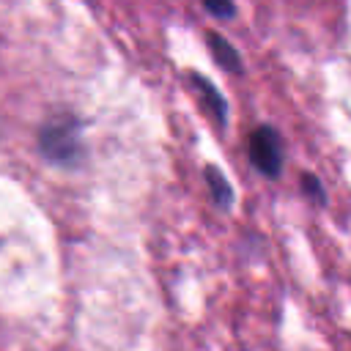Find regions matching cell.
Segmentation results:
<instances>
[{
	"instance_id": "1",
	"label": "cell",
	"mask_w": 351,
	"mask_h": 351,
	"mask_svg": "<svg viewBox=\"0 0 351 351\" xmlns=\"http://www.w3.org/2000/svg\"><path fill=\"white\" fill-rule=\"evenodd\" d=\"M250 159L263 176H269V178L280 176V170H282V143H280V137L271 126H261V129L252 132Z\"/></svg>"
},
{
	"instance_id": "2",
	"label": "cell",
	"mask_w": 351,
	"mask_h": 351,
	"mask_svg": "<svg viewBox=\"0 0 351 351\" xmlns=\"http://www.w3.org/2000/svg\"><path fill=\"white\" fill-rule=\"evenodd\" d=\"M206 38H208V49H211V55L219 60V66H225L228 71H241V58H239V52H236L219 33H208Z\"/></svg>"
},
{
	"instance_id": "3",
	"label": "cell",
	"mask_w": 351,
	"mask_h": 351,
	"mask_svg": "<svg viewBox=\"0 0 351 351\" xmlns=\"http://www.w3.org/2000/svg\"><path fill=\"white\" fill-rule=\"evenodd\" d=\"M195 85H200V93L206 96V104L211 107L214 118H217L219 123H225V101H222V96H219V93L211 88V82L203 80V77H195Z\"/></svg>"
},
{
	"instance_id": "4",
	"label": "cell",
	"mask_w": 351,
	"mask_h": 351,
	"mask_svg": "<svg viewBox=\"0 0 351 351\" xmlns=\"http://www.w3.org/2000/svg\"><path fill=\"white\" fill-rule=\"evenodd\" d=\"M206 173H208V184H211V189H214V197H217V203H222V206H228L233 195H230V186L225 184V178H222V173H217L214 167H208Z\"/></svg>"
},
{
	"instance_id": "5",
	"label": "cell",
	"mask_w": 351,
	"mask_h": 351,
	"mask_svg": "<svg viewBox=\"0 0 351 351\" xmlns=\"http://www.w3.org/2000/svg\"><path fill=\"white\" fill-rule=\"evenodd\" d=\"M302 186L310 192V197H313L315 203H324V186L318 184V178H315V176L304 173V176H302Z\"/></svg>"
},
{
	"instance_id": "6",
	"label": "cell",
	"mask_w": 351,
	"mask_h": 351,
	"mask_svg": "<svg viewBox=\"0 0 351 351\" xmlns=\"http://www.w3.org/2000/svg\"><path fill=\"white\" fill-rule=\"evenodd\" d=\"M203 8L214 16H233L236 14V5H230V3H203Z\"/></svg>"
}]
</instances>
